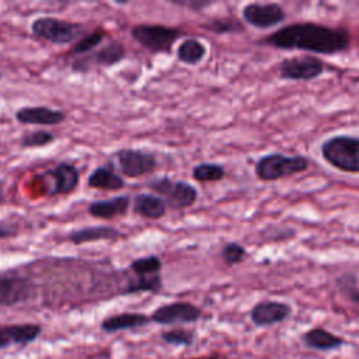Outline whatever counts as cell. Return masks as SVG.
I'll return each mask as SVG.
<instances>
[{
	"label": "cell",
	"mask_w": 359,
	"mask_h": 359,
	"mask_svg": "<svg viewBox=\"0 0 359 359\" xmlns=\"http://www.w3.org/2000/svg\"><path fill=\"white\" fill-rule=\"evenodd\" d=\"M292 314L290 304L279 300H261L250 310V320L255 327H271L283 323Z\"/></svg>",
	"instance_id": "obj_15"
},
{
	"label": "cell",
	"mask_w": 359,
	"mask_h": 359,
	"mask_svg": "<svg viewBox=\"0 0 359 359\" xmlns=\"http://www.w3.org/2000/svg\"><path fill=\"white\" fill-rule=\"evenodd\" d=\"M302 342L309 349L318 351V352L335 351L345 345V339L342 337L332 334L331 331L321 328V327H314V328L307 330L302 335Z\"/></svg>",
	"instance_id": "obj_20"
},
{
	"label": "cell",
	"mask_w": 359,
	"mask_h": 359,
	"mask_svg": "<svg viewBox=\"0 0 359 359\" xmlns=\"http://www.w3.org/2000/svg\"><path fill=\"white\" fill-rule=\"evenodd\" d=\"M192 178L198 182H217L226 175V170L217 163H199L192 168Z\"/></svg>",
	"instance_id": "obj_25"
},
{
	"label": "cell",
	"mask_w": 359,
	"mask_h": 359,
	"mask_svg": "<svg viewBox=\"0 0 359 359\" xmlns=\"http://www.w3.org/2000/svg\"><path fill=\"white\" fill-rule=\"evenodd\" d=\"M279 76L283 80L311 81L324 74V62L313 55H300L285 59L278 66Z\"/></svg>",
	"instance_id": "obj_10"
},
{
	"label": "cell",
	"mask_w": 359,
	"mask_h": 359,
	"mask_svg": "<svg viewBox=\"0 0 359 359\" xmlns=\"http://www.w3.org/2000/svg\"><path fill=\"white\" fill-rule=\"evenodd\" d=\"M126 49L121 41H109L107 45L94 50L88 56H80L72 63V70L77 73L88 72L94 66L111 67L123 60Z\"/></svg>",
	"instance_id": "obj_13"
},
{
	"label": "cell",
	"mask_w": 359,
	"mask_h": 359,
	"mask_svg": "<svg viewBox=\"0 0 359 359\" xmlns=\"http://www.w3.org/2000/svg\"><path fill=\"white\" fill-rule=\"evenodd\" d=\"M147 187L153 194L161 196L168 209L181 210L192 206L198 199V189L182 180H172L167 175L151 180Z\"/></svg>",
	"instance_id": "obj_7"
},
{
	"label": "cell",
	"mask_w": 359,
	"mask_h": 359,
	"mask_svg": "<svg viewBox=\"0 0 359 359\" xmlns=\"http://www.w3.org/2000/svg\"><path fill=\"white\" fill-rule=\"evenodd\" d=\"M163 262L160 257L150 254L139 257L129 264V269L135 278L125 286L122 294H135V293H158L163 289L161 278Z\"/></svg>",
	"instance_id": "obj_4"
},
{
	"label": "cell",
	"mask_w": 359,
	"mask_h": 359,
	"mask_svg": "<svg viewBox=\"0 0 359 359\" xmlns=\"http://www.w3.org/2000/svg\"><path fill=\"white\" fill-rule=\"evenodd\" d=\"M87 187L104 191H119L125 188V180L115 171L112 164H105L90 172Z\"/></svg>",
	"instance_id": "obj_22"
},
{
	"label": "cell",
	"mask_w": 359,
	"mask_h": 359,
	"mask_svg": "<svg viewBox=\"0 0 359 359\" xmlns=\"http://www.w3.org/2000/svg\"><path fill=\"white\" fill-rule=\"evenodd\" d=\"M34 282L15 269L0 271V307H14L34 296Z\"/></svg>",
	"instance_id": "obj_8"
},
{
	"label": "cell",
	"mask_w": 359,
	"mask_h": 359,
	"mask_svg": "<svg viewBox=\"0 0 359 359\" xmlns=\"http://www.w3.org/2000/svg\"><path fill=\"white\" fill-rule=\"evenodd\" d=\"M114 158L121 174L128 178H139L151 174L157 168L156 156L142 149H119L114 153Z\"/></svg>",
	"instance_id": "obj_9"
},
{
	"label": "cell",
	"mask_w": 359,
	"mask_h": 359,
	"mask_svg": "<svg viewBox=\"0 0 359 359\" xmlns=\"http://www.w3.org/2000/svg\"><path fill=\"white\" fill-rule=\"evenodd\" d=\"M160 338L172 346H191L195 341V332L188 328H171L167 331H163L160 334Z\"/></svg>",
	"instance_id": "obj_28"
},
{
	"label": "cell",
	"mask_w": 359,
	"mask_h": 359,
	"mask_svg": "<svg viewBox=\"0 0 359 359\" xmlns=\"http://www.w3.org/2000/svg\"><path fill=\"white\" fill-rule=\"evenodd\" d=\"M150 323H151L150 316H146L143 313H136V311H123V313L105 317L101 321L100 328L102 332L114 334L118 331L136 330L140 327H146Z\"/></svg>",
	"instance_id": "obj_19"
},
{
	"label": "cell",
	"mask_w": 359,
	"mask_h": 359,
	"mask_svg": "<svg viewBox=\"0 0 359 359\" xmlns=\"http://www.w3.org/2000/svg\"><path fill=\"white\" fill-rule=\"evenodd\" d=\"M41 177L50 178V185L48 188L49 196L72 194L80 182V171L76 164L70 161L57 163L55 167L41 172Z\"/></svg>",
	"instance_id": "obj_14"
},
{
	"label": "cell",
	"mask_w": 359,
	"mask_h": 359,
	"mask_svg": "<svg viewBox=\"0 0 359 359\" xmlns=\"http://www.w3.org/2000/svg\"><path fill=\"white\" fill-rule=\"evenodd\" d=\"M42 334V325L36 323L0 324V349L10 346H25Z\"/></svg>",
	"instance_id": "obj_16"
},
{
	"label": "cell",
	"mask_w": 359,
	"mask_h": 359,
	"mask_svg": "<svg viewBox=\"0 0 359 359\" xmlns=\"http://www.w3.org/2000/svg\"><path fill=\"white\" fill-rule=\"evenodd\" d=\"M31 32L46 42L55 45H66L77 42L84 36L86 27L81 22H74L56 17H38L31 22Z\"/></svg>",
	"instance_id": "obj_5"
},
{
	"label": "cell",
	"mask_w": 359,
	"mask_h": 359,
	"mask_svg": "<svg viewBox=\"0 0 359 359\" xmlns=\"http://www.w3.org/2000/svg\"><path fill=\"white\" fill-rule=\"evenodd\" d=\"M172 4H175V6H181V7H188V8H191V10H194V11H199V10H202V8H205V7H208L210 3L209 1H180V0H172Z\"/></svg>",
	"instance_id": "obj_32"
},
{
	"label": "cell",
	"mask_w": 359,
	"mask_h": 359,
	"mask_svg": "<svg viewBox=\"0 0 359 359\" xmlns=\"http://www.w3.org/2000/svg\"><path fill=\"white\" fill-rule=\"evenodd\" d=\"M129 205H130V196L125 194V195H116L108 199L91 201L87 205V212L90 216L95 219L109 220V219L126 215Z\"/></svg>",
	"instance_id": "obj_18"
},
{
	"label": "cell",
	"mask_w": 359,
	"mask_h": 359,
	"mask_svg": "<svg viewBox=\"0 0 359 359\" xmlns=\"http://www.w3.org/2000/svg\"><path fill=\"white\" fill-rule=\"evenodd\" d=\"M206 53H208L206 45L196 38H187L177 48V59L181 63H185L189 66L199 65L205 59Z\"/></svg>",
	"instance_id": "obj_24"
},
{
	"label": "cell",
	"mask_w": 359,
	"mask_h": 359,
	"mask_svg": "<svg viewBox=\"0 0 359 359\" xmlns=\"http://www.w3.org/2000/svg\"><path fill=\"white\" fill-rule=\"evenodd\" d=\"M243 20L258 29H269L286 20L285 8L278 3H248L241 8Z\"/></svg>",
	"instance_id": "obj_12"
},
{
	"label": "cell",
	"mask_w": 359,
	"mask_h": 359,
	"mask_svg": "<svg viewBox=\"0 0 359 359\" xmlns=\"http://www.w3.org/2000/svg\"><path fill=\"white\" fill-rule=\"evenodd\" d=\"M309 167L310 160L303 154L287 156L283 153H268L255 161L254 172L258 180L272 182L300 174Z\"/></svg>",
	"instance_id": "obj_3"
},
{
	"label": "cell",
	"mask_w": 359,
	"mask_h": 359,
	"mask_svg": "<svg viewBox=\"0 0 359 359\" xmlns=\"http://www.w3.org/2000/svg\"><path fill=\"white\" fill-rule=\"evenodd\" d=\"M335 283L346 299L359 307V286L356 275L352 272H345L335 279Z\"/></svg>",
	"instance_id": "obj_29"
},
{
	"label": "cell",
	"mask_w": 359,
	"mask_h": 359,
	"mask_svg": "<svg viewBox=\"0 0 359 359\" xmlns=\"http://www.w3.org/2000/svg\"><path fill=\"white\" fill-rule=\"evenodd\" d=\"M282 50H303L317 55H337L349 48V32L313 21H299L276 29L261 41Z\"/></svg>",
	"instance_id": "obj_1"
},
{
	"label": "cell",
	"mask_w": 359,
	"mask_h": 359,
	"mask_svg": "<svg viewBox=\"0 0 359 359\" xmlns=\"http://www.w3.org/2000/svg\"><path fill=\"white\" fill-rule=\"evenodd\" d=\"M164 199L153 192H140L133 198V212L146 219H161L167 212Z\"/></svg>",
	"instance_id": "obj_23"
},
{
	"label": "cell",
	"mask_w": 359,
	"mask_h": 359,
	"mask_svg": "<svg viewBox=\"0 0 359 359\" xmlns=\"http://www.w3.org/2000/svg\"><path fill=\"white\" fill-rule=\"evenodd\" d=\"M203 28L215 34H229V32L241 31L243 25L233 18H213L206 24H203Z\"/></svg>",
	"instance_id": "obj_31"
},
{
	"label": "cell",
	"mask_w": 359,
	"mask_h": 359,
	"mask_svg": "<svg viewBox=\"0 0 359 359\" xmlns=\"http://www.w3.org/2000/svg\"><path fill=\"white\" fill-rule=\"evenodd\" d=\"M123 236L125 234L121 230L112 226H87V227H81L70 231L67 236V240L74 245H80V244L102 241V240L114 241Z\"/></svg>",
	"instance_id": "obj_21"
},
{
	"label": "cell",
	"mask_w": 359,
	"mask_h": 359,
	"mask_svg": "<svg viewBox=\"0 0 359 359\" xmlns=\"http://www.w3.org/2000/svg\"><path fill=\"white\" fill-rule=\"evenodd\" d=\"M182 31L175 27L161 24H136L130 29V36L142 48L153 53H168L172 45L182 36Z\"/></svg>",
	"instance_id": "obj_6"
},
{
	"label": "cell",
	"mask_w": 359,
	"mask_h": 359,
	"mask_svg": "<svg viewBox=\"0 0 359 359\" xmlns=\"http://www.w3.org/2000/svg\"><path fill=\"white\" fill-rule=\"evenodd\" d=\"M87 359H93V358H87Z\"/></svg>",
	"instance_id": "obj_35"
},
{
	"label": "cell",
	"mask_w": 359,
	"mask_h": 359,
	"mask_svg": "<svg viewBox=\"0 0 359 359\" xmlns=\"http://www.w3.org/2000/svg\"><path fill=\"white\" fill-rule=\"evenodd\" d=\"M245 257H247V250L240 243H236V241L226 243L220 250V258L229 266L243 262Z\"/></svg>",
	"instance_id": "obj_30"
},
{
	"label": "cell",
	"mask_w": 359,
	"mask_h": 359,
	"mask_svg": "<svg viewBox=\"0 0 359 359\" xmlns=\"http://www.w3.org/2000/svg\"><path fill=\"white\" fill-rule=\"evenodd\" d=\"M321 157L335 170L359 174V136L334 135L320 146Z\"/></svg>",
	"instance_id": "obj_2"
},
{
	"label": "cell",
	"mask_w": 359,
	"mask_h": 359,
	"mask_svg": "<svg viewBox=\"0 0 359 359\" xmlns=\"http://www.w3.org/2000/svg\"><path fill=\"white\" fill-rule=\"evenodd\" d=\"M202 314V309L191 302H171L158 306L150 314V321L160 325L192 324L199 321Z\"/></svg>",
	"instance_id": "obj_11"
},
{
	"label": "cell",
	"mask_w": 359,
	"mask_h": 359,
	"mask_svg": "<svg viewBox=\"0 0 359 359\" xmlns=\"http://www.w3.org/2000/svg\"><path fill=\"white\" fill-rule=\"evenodd\" d=\"M56 140V135L45 130V129H38V130H29L21 135L18 144L21 149H38V147H45Z\"/></svg>",
	"instance_id": "obj_26"
},
{
	"label": "cell",
	"mask_w": 359,
	"mask_h": 359,
	"mask_svg": "<svg viewBox=\"0 0 359 359\" xmlns=\"http://www.w3.org/2000/svg\"><path fill=\"white\" fill-rule=\"evenodd\" d=\"M194 359H222L219 355H208V356H201V358H194Z\"/></svg>",
	"instance_id": "obj_34"
},
{
	"label": "cell",
	"mask_w": 359,
	"mask_h": 359,
	"mask_svg": "<svg viewBox=\"0 0 359 359\" xmlns=\"http://www.w3.org/2000/svg\"><path fill=\"white\" fill-rule=\"evenodd\" d=\"M15 230L6 223H0V240L1 238H7V237H14L15 236Z\"/></svg>",
	"instance_id": "obj_33"
},
{
	"label": "cell",
	"mask_w": 359,
	"mask_h": 359,
	"mask_svg": "<svg viewBox=\"0 0 359 359\" xmlns=\"http://www.w3.org/2000/svg\"><path fill=\"white\" fill-rule=\"evenodd\" d=\"M14 118L22 125H38V126H56L66 119V114L62 109H55L50 107L35 105V107H21L15 111Z\"/></svg>",
	"instance_id": "obj_17"
},
{
	"label": "cell",
	"mask_w": 359,
	"mask_h": 359,
	"mask_svg": "<svg viewBox=\"0 0 359 359\" xmlns=\"http://www.w3.org/2000/svg\"><path fill=\"white\" fill-rule=\"evenodd\" d=\"M105 39V32L102 29H97L91 34L84 35L83 38H80L77 42H74V45L70 49V53L80 57L81 55H90L94 50H97V48L101 45V42Z\"/></svg>",
	"instance_id": "obj_27"
}]
</instances>
